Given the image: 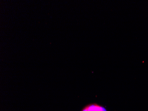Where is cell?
Instances as JSON below:
<instances>
[{
  "mask_svg": "<svg viewBox=\"0 0 148 111\" xmlns=\"http://www.w3.org/2000/svg\"><path fill=\"white\" fill-rule=\"evenodd\" d=\"M81 111H107L104 107L96 103H92L86 105Z\"/></svg>",
  "mask_w": 148,
  "mask_h": 111,
  "instance_id": "obj_1",
  "label": "cell"
}]
</instances>
